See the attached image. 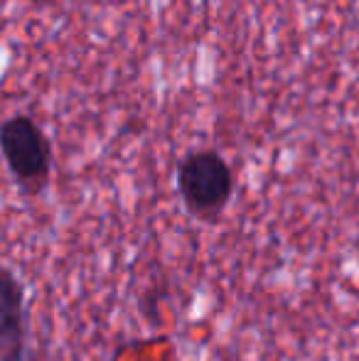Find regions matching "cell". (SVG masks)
<instances>
[{"label":"cell","mask_w":359,"mask_h":361,"mask_svg":"<svg viewBox=\"0 0 359 361\" xmlns=\"http://www.w3.org/2000/svg\"><path fill=\"white\" fill-rule=\"evenodd\" d=\"M0 152L13 177L28 192H39L52 167V147L47 135L28 116H13L0 126Z\"/></svg>","instance_id":"1"},{"label":"cell","mask_w":359,"mask_h":361,"mask_svg":"<svg viewBox=\"0 0 359 361\" xmlns=\"http://www.w3.org/2000/svg\"><path fill=\"white\" fill-rule=\"evenodd\" d=\"M231 170L221 155L200 150L187 155L178 167V190L195 214L214 216L231 197Z\"/></svg>","instance_id":"2"},{"label":"cell","mask_w":359,"mask_h":361,"mask_svg":"<svg viewBox=\"0 0 359 361\" xmlns=\"http://www.w3.org/2000/svg\"><path fill=\"white\" fill-rule=\"evenodd\" d=\"M0 361H30L28 305L20 278L0 263Z\"/></svg>","instance_id":"3"},{"label":"cell","mask_w":359,"mask_h":361,"mask_svg":"<svg viewBox=\"0 0 359 361\" xmlns=\"http://www.w3.org/2000/svg\"><path fill=\"white\" fill-rule=\"evenodd\" d=\"M357 253H359V238H357Z\"/></svg>","instance_id":"4"},{"label":"cell","mask_w":359,"mask_h":361,"mask_svg":"<svg viewBox=\"0 0 359 361\" xmlns=\"http://www.w3.org/2000/svg\"><path fill=\"white\" fill-rule=\"evenodd\" d=\"M35 3H39V0H35Z\"/></svg>","instance_id":"5"}]
</instances>
